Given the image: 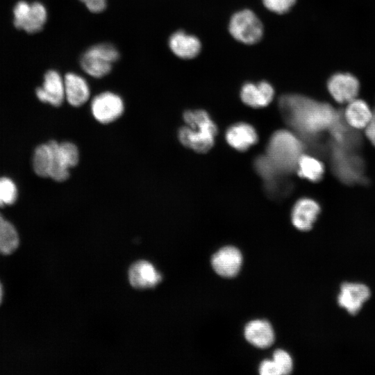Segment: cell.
Masks as SVG:
<instances>
[{"mask_svg": "<svg viewBox=\"0 0 375 375\" xmlns=\"http://www.w3.org/2000/svg\"><path fill=\"white\" fill-rule=\"evenodd\" d=\"M279 106L288 124L306 138L328 130L340 113L328 103L299 94L281 97Z\"/></svg>", "mask_w": 375, "mask_h": 375, "instance_id": "obj_1", "label": "cell"}, {"mask_svg": "<svg viewBox=\"0 0 375 375\" xmlns=\"http://www.w3.org/2000/svg\"><path fill=\"white\" fill-rule=\"evenodd\" d=\"M187 126L180 128L178 137L183 145L197 152L204 153L214 144L216 125L204 110H188L183 115Z\"/></svg>", "mask_w": 375, "mask_h": 375, "instance_id": "obj_2", "label": "cell"}, {"mask_svg": "<svg viewBox=\"0 0 375 375\" xmlns=\"http://www.w3.org/2000/svg\"><path fill=\"white\" fill-rule=\"evenodd\" d=\"M303 149V144L297 135L281 130L272 136L267 147V156L279 172H290L297 169Z\"/></svg>", "mask_w": 375, "mask_h": 375, "instance_id": "obj_3", "label": "cell"}, {"mask_svg": "<svg viewBox=\"0 0 375 375\" xmlns=\"http://www.w3.org/2000/svg\"><path fill=\"white\" fill-rule=\"evenodd\" d=\"M354 149L332 144L331 162L337 177L344 183L352 184L364 181V163Z\"/></svg>", "mask_w": 375, "mask_h": 375, "instance_id": "obj_4", "label": "cell"}, {"mask_svg": "<svg viewBox=\"0 0 375 375\" xmlns=\"http://www.w3.org/2000/svg\"><path fill=\"white\" fill-rule=\"evenodd\" d=\"M119 57V51L114 45L108 43L97 44L83 53L80 64L88 75L94 78H101L109 74L112 63Z\"/></svg>", "mask_w": 375, "mask_h": 375, "instance_id": "obj_5", "label": "cell"}, {"mask_svg": "<svg viewBox=\"0 0 375 375\" xmlns=\"http://www.w3.org/2000/svg\"><path fill=\"white\" fill-rule=\"evenodd\" d=\"M229 31L238 41L247 44L258 42L263 34V27L257 16L250 10L235 13L231 18Z\"/></svg>", "mask_w": 375, "mask_h": 375, "instance_id": "obj_6", "label": "cell"}, {"mask_svg": "<svg viewBox=\"0 0 375 375\" xmlns=\"http://www.w3.org/2000/svg\"><path fill=\"white\" fill-rule=\"evenodd\" d=\"M14 25L28 33H35L41 31L47 19V11L40 2L28 3L19 1L13 9Z\"/></svg>", "mask_w": 375, "mask_h": 375, "instance_id": "obj_7", "label": "cell"}, {"mask_svg": "<svg viewBox=\"0 0 375 375\" xmlns=\"http://www.w3.org/2000/svg\"><path fill=\"white\" fill-rule=\"evenodd\" d=\"M124 104L117 94L104 92L95 96L91 103L94 118L101 124H109L117 119L124 112Z\"/></svg>", "mask_w": 375, "mask_h": 375, "instance_id": "obj_8", "label": "cell"}, {"mask_svg": "<svg viewBox=\"0 0 375 375\" xmlns=\"http://www.w3.org/2000/svg\"><path fill=\"white\" fill-rule=\"evenodd\" d=\"M369 287L360 283H343L340 286L337 301L338 306L351 315H356L370 298Z\"/></svg>", "mask_w": 375, "mask_h": 375, "instance_id": "obj_9", "label": "cell"}, {"mask_svg": "<svg viewBox=\"0 0 375 375\" xmlns=\"http://www.w3.org/2000/svg\"><path fill=\"white\" fill-rule=\"evenodd\" d=\"M327 88L335 101L339 103H347L357 97L360 84L353 75L338 72L329 78Z\"/></svg>", "mask_w": 375, "mask_h": 375, "instance_id": "obj_10", "label": "cell"}, {"mask_svg": "<svg viewBox=\"0 0 375 375\" xmlns=\"http://www.w3.org/2000/svg\"><path fill=\"white\" fill-rule=\"evenodd\" d=\"M242 263V256L240 251L231 246L222 248L211 258V264L215 272L226 278L235 276L240 270Z\"/></svg>", "mask_w": 375, "mask_h": 375, "instance_id": "obj_11", "label": "cell"}, {"mask_svg": "<svg viewBox=\"0 0 375 375\" xmlns=\"http://www.w3.org/2000/svg\"><path fill=\"white\" fill-rule=\"evenodd\" d=\"M35 93L40 101L56 107L60 106L65 99L64 78L57 71L49 70L44 74L42 86L38 88Z\"/></svg>", "mask_w": 375, "mask_h": 375, "instance_id": "obj_12", "label": "cell"}, {"mask_svg": "<svg viewBox=\"0 0 375 375\" xmlns=\"http://www.w3.org/2000/svg\"><path fill=\"white\" fill-rule=\"evenodd\" d=\"M320 212V206L315 200L309 198L299 199L292 212L293 225L300 231L312 228Z\"/></svg>", "mask_w": 375, "mask_h": 375, "instance_id": "obj_13", "label": "cell"}, {"mask_svg": "<svg viewBox=\"0 0 375 375\" xmlns=\"http://www.w3.org/2000/svg\"><path fill=\"white\" fill-rule=\"evenodd\" d=\"M128 280L133 287L142 289L157 285L162 276L151 263L140 260L129 268Z\"/></svg>", "mask_w": 375, "mask_h": 375, "instance_id": "obj_14", "label": "cell"}, {"mask_svg": "<svg viewBox=\"0 0 375 375\" xmlns=\"http://www.w3.org/2000/svg\"><path fill=\"white\" fill-rule=\"evenodd\" d=\"M64 83L65 97L70 105L78 107L88 100L90 90L83 77L76 73L69 72L65 76Z\"/></svg>", "mask_w": 375, "mask_h": 375, "instance_id": "obj_15", "label": "cell"}, {"mask_svg": "<svg viewBox=\"0 0 375 375\" xmlns=\"http://www.w3.org/2000/svg\"><path fill=\"white\" fill-rule=\"evenodd\" d=\"M274 91L267 82L261 81L257 84L248 83L241 90V99L247 105L253 108L267 106L272 100Z\"/></svg>", "mask_w": 375, "mask_h": 375, "instance_id": "obj_16", "label": "cell"}, {"mask_svg": "<svg viewBox=\"0 0 375 375\" xmlns=\"http://www.w3.org/2000/svg\"><path fill=\"white\" fill-rule=\"evenodd\" d=\"M169 47L178 58L191 59L199 54L201 45L199 40L194 35L178 31L170 36Z\"/></svg>", "mask_w": 375, "mask_h": 375, "instance_id": "obj_17", "label": "cell"}, {"mask_svg": "<svg viewBox=\"0 0 375 375\" xmlns=\"http://www.w3.org/2000/svg\"><path fill=\"white\" fill-rule=\"evenodd\" d=\"M328 131L332 137L333 144L335 145L356 150L360 144V135L356 129L345 122L342 113H339Z\"/></svg>", "mask_w": 375, "mask_h": 375, "instance_id": "obj_18", "label": "cell"}, {"mask_svg": "<svg viewBox=\"0 0 375 375\" xmlns=\"http://www.w3.org/2000/svg\"><path fill=\"white\" fill-rule=\"evenodd\" d=\"M342 115L345 122L356 130L365 128L374 116L369 105L357 98L347 103Z\"/></svg>", "mask_w": 375, "mask_h": 375, "instance_id": "obj_19", "label": "cell"}, {"mask_svg": "<svg viewBox=\"0 0 375 375\" xmlns=\"http://www.w3.org/2000/svg\"><path fill=\"white\" fill-rule=\"evenodd\" d=\"M247 340L253 346L267 348L274 341V333L271 324L266 320H253L244 328Z\"/></svg>", "mask_w": 375, "mask_h": 375, "instance_id": "obj_20", "label": "cell"}, {"mask_svg": "<svg viewBox=\"0 0 375 375\" xmlns=\"http://www.w3.org/2000/svg\"><path fill=\"white\" fill-rule=\"evenodd\" d=\"M226 139L232 147L239 151H245L257 142L258 135L251 126L240 123L227 130Z\"/></svg>", "mask_w": 375, "mask_h": 375, "instance_id": "obj_21", "label": "cell"}, {"mask_svg": "<svg viewBox=\"0 0 375 375\" xmlns=\"http://www.w3.org/2000/svg\"><path fill=\"white\" fill-rule=\"evenodd\" d=\"M297 169L298 174L309 181L315 182L321 180L324 174V166L318 159L302 154L299 158Z\"/></svg>", "mask_w": 375, "mask_h": 375, "instance_id": "obj_22", "label": "cell"}, {"mask_svg": "<svg viewBox=\"0 0 375 375\" xmlns=\"http://www.w3.org/2000/svg\"><path fill=\"white\" fill-rule=\"evenodd\" d=\"M19 235L15 226L0 214V253L8 255L19 246Z\"/></svg>", "mask_w": 375, "mask_h": 375, "instance_id": "obj_23", "label": "cell"}, {"mask_svg": "<svg viewBox=\"0 0 375 375\" xmlns=\"http://www.w3.org/2000/svg\"><path fill=\"white\" fill-rule=\"evenodd\" d=\"M52 161V151L48 143L36 147L33 157V167L37 175L49 177Z\"/></svg>", "mask_w": 375, "mask_h": 375, "instance_id": "obj_24", "label": "cell"}, {"mask_svg": "<svg viewBox=\"0 0 375 375\" xmlns=\"http://www.w3.org/2000/svg\"><path fill=\"white\" fill-rule=\"evenodd\" d=\"M52 151V161L49 177L56 181H66L69 176L70 169L62 158L58 149V142H49Z\"/></svg>", "mask_w": 375, "mask_h": 375, "instance_id": "obj_25", "label": "cell"}, {"mask_svg": "<svg viewBox=\"0 0 375 375\" xmlns=\"http://www.w3.org/2000/svg\"><path fill=\"white\" fill-rule=\"evenodd\" d=\"M17 194L15 183L8 178H0V207L12 204Z\"/></svg>", "mask_w": 375, "mask_h": 375, "instance_id": "obj_26", "label": "cell"}, {"mask_svg": "<svg viewBox=\"0 0 375 375\" xmlns=\"http://www.w3.org/2000/svg\"><path fill=\"white\" fill-rule=\"evenodd\" d=\"M59 151L67 166L75 167L79 160V151L77 147L71 142L58 143Z\"/></svg>", "mask_w": 375, "mask_h": 375, "instance_id": "obj_27", "label": "cell"}, {"mask_svg": "<svg viewBox=\"0 0 375 375\" xmlns=\"http://www.w3.org/2000/svg\"><path fill=\"white\" fill-rule=\"evenodd\" d=\"M273 360L278 369L280 374H288L292 370V360L285 351L278 349L273 354Z\"/></svg>", "mask_w": 375, "mask_h": 375, "instance_id": "obj_28", "label": "cell"}, {"mask_svg": "<svg viewBox=\"0 0 375 375\" xmlns=\"http://www.w3.org/2000/svg\"><path fill=\"white\" fill-rule=\"evenodd\" d=\"M256 167L258 173L267 180L272 179L279 172L268 156L259 157L256 161Z\"/></svg>", "mask_w": 375, "mask_h": 375, "instance_id": "obj_29", "label": "cell"}, {"mask_svg": "<svg viewBox=\"0 0 375 375\" xmlns=\"http://www.w3.org/2000/svg\"><path fill=\"white\" fill-rule=\"evenodd\" d=\"M295 1L296 0H262L263 4L267 9L278 14L288 12Z\"/></svg>", "mask_w": 375, "mask_h": 375, "instance_id": "obj_30", "label": "cell"}, {"mask_svg": "<svg viewBox=\"0 0 375 375\" xmlns=\"http://www.w3.org/2000/svg\"><path fill=\"white\" fill-rule=\"evenodd\" d=\"M259 372L261 375H280L278 369L273 360H264L260 365Z\"/></svg>", "mask_w": 375, "mask_h": 375, "instance_id": "obj_31", "label": "cell"}, {"mask_svg": "<svg viewBox=\"0 0 375 375\" xmlns=\"http://www.w3.org/2000/svg\"><path fill=\"white\" fill-rule=\"evenodd\" d=\"M82 1L87 8L92 12L99 13L106 8V0H79Z\"/></svg>", "mask_w": 375, "mask_h": 375, "instance_id": "obj_32", "label": "cell"}, {"mask_svg": "<svg viewBox=\"0 0 375 375\" xmlns=\"http://www.w3.org/2000/svg\"><path fill=\"white\" fill-rule=\"evenodd\" d=\"M365 133L368 140L375 147V113L369 123L365 128Z\"/></svg>", "mask_w": 375, "mask_h": 375, "instance_id": "obj_33", "label": "cell"}, {"mask_svg": "<svg viewBox=\"0 0 375 375\" xmlns=\"http://www.w3.org/2000/svg\"><path fill=\"white\" fill-rule=\"evenodd\" d=\"M2 297H3V289H2L1 284L0 283V303L1 302Z\"/></svg>", "mask_w": 375, "mask_h": 375, "instance_id": "obj_34", "label": "cell"}]
</instances>
